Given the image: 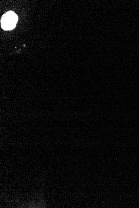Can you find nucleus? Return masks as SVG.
Listing matches in <instances>:
<instances>
[{"instance_id":"f257e3e1","label":"nucleus","mask_w":139,"mask_h":208,"mask_svg":"<svg viewBox=\"0 0 139 208\" xmlns=\"http://www.w3.org/2000/svg\"><path fill=\"white\" fill-rule=\"evenodd\" d=\"M18 20V16L12 11H10L4 14L1 20L2 28L5 30L14 29Z\"/></svg>"}]
</instances>
